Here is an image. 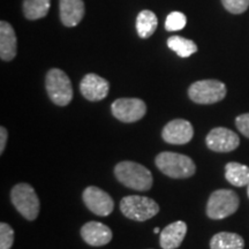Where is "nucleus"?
<instances>
[{"instance_id": "nucleus-7", "label": "nucleus", "mask_w": 249, "mask_h": 249, "mask_svg": "<svg viewBox=\"0 0 249 249\" xmlns=\"http://www.w3.org/2000/svg\"><path fill=\"white\" fill-rule=\"evenodd\" d=\"M227 93L226 86L218 80L196 81L188 89V96L196 104L209 105L223 101Z\"/></svg>"}, {"instance_id": "nucleus-3", "label": "nucleus", "mask_w": 249, "mask_h": 249, "mask_svg": "<svg viewBox=\"0 0 249 249\" xmlns=\"http://www.w3.org/2000/svg\"><path fill=\"white\" fill-rule=\"evenodd\" d=\"M45 88L49 98L58 107H66L73 99V87L64 71L52 68L45 76Z\"/></svg>"}, {"instance_id": "nucleus-26", "label": "nucleus", "mask_w": 249, "mask_h": 249, "mask_svg": "<svg viewBox=\"0 0 249 249\" xmlns=\"http://www.w3.org/2000/svg\"><path fill=\"white\" fill-rule=\"evenodd\" d=\"M7 138H8L7 129H6L4 126H1L0 127V155L4 154L6 143H7Z\"/></svg>"}, {"instance_id": "nucleus-11", "label": "nucleus", "mask_w": 249, "mask_h": 249, "mask_svg": "<svg viewBox=\"0 0 249 249\" xmlns=\"http://www.w3.org/2000/svg\"><path fill=\"white\" fill-rule=\"evenodd\" d=\"M194 136L192 124L185 119H174L167 123L161 130V138L170 144H186Z\"/></svg>"}, {"instance_id": "nucleus-20", "label": "nucleus", "mask_w": 249, "mask_h": 249, "mask_svg": "<svg viewBox=\"0 0 249 249\" xmlns=\"http://www.w3.org/2000/svg\"><path fill=\"white\" fill-rule=\"evenodd\" d=\"M23 14L27 20L36 21L48 15L51 0H23Z\"/></svg>"}, {"instance_id": "nucleus-17", "label": "nucleus", "mask_w": 249, "mask_h": 249, "mask_svg": "<svg viewBox=\"0 0 249 249\" xmlns=\"http://www.w3.org/2000/svg\"><path fill=\"white\" fill-rule=\"evenodd\" d=\"M211 249H244L245 240L241 235L232 232H219L210 240Z\"/></svg>"}, {"instance_id": "nucleus-19", "label": "nucleus", "mask_w": 249, "mask_h": 249, "mask_svg": "<svg viewBox=\"0 0 249 249\" xmlns=\"http://www.w3.org/2000/svg\"><path fill=\"white\" fill-rule=\"evenodd\" d=\"M225 178L231 185L235 187L248 186L249 167L244 164L231 161L225 166Z\"/></svg>"}, {"instance_id": "nucleus-2", "label": "nucleus", "mask_w": 249, "mask_h": 249, "mask_svg": "<svg viewBox=\"0 0 249 249\" xmlns=\"http://www.w3.org/2000/svg\"><path fill=\"white\" fill-rule=\"evenodd\" d=\"M155 164L161 173L172 179H186L196 172V165L192 158L178 152H160L156 157Z\"/></svg>"}, {"instance_id": "nucleus-25", "label": "nucleus", "mask_w": 249, "mask_h": 249, "mask_svg": "<svg viewBox=\"0 0 249 249\" xmlns=\"http://www.w3.org/2000/svg\"><path fill=\"white\" fill-rule=\"evenodd\" d=\"M235 126L239 129V132H241L246 138L249 139V113H244L236 117Z\"/></svg>"}, {"instance_id": "nucleus-5", "label": "nucleus", "mask_w": 249, "mask_h": 249, "mask_svg": "<svg viewBox=\"0 0 249 249\" xmlns=\"http://www.w3.org/2000/svg\"><path fill=\"white\" fill-rule=\"evenodd\" d=\"M11 201L27 220H35L39 214L40 202L29 183H18L11 191Z\"/></svg>"}, {"instance_id": "nucleus-9", "label": "nucleus", "mask_w": 249, "mask_h": 249, "mask_svg": "<svg viewBox=\"0 0 249 249\" xmlns=\"http://www.w3.org/2000/svg\"><path fill=\"white\" fill-rule=\"evenodd\" d=\"M83 202L86 207L97 216H110L114 209L113 198L99 187L89 186L83 191Z\"/></svg>"}, {"instance_id": "nucleus-23", "label": "nucleus", "mask_w": 249, "mask_h": 249, "mask_svg": "<svg viewBox=\"0 0 249 249\" xmlns=\"http://www.w3.org/2000/svg\"><path fill=\"white\" fill-rule=\"evenodd\" d=\"M14 242V230L8 224H0V249H11Z\"/></svg>"}, {"instance_id": "nucleus-22", "label": "nucleus", "mask_w": 249, "mask_h": 249, "mask_svg": "<svg viewBox=\"0 0 249 249\" xmlns=\"http://www.w3.org/2000/svg\"><path fill=\"white\" fill-rule=\"evenodd\" d=\"M187 24L186 15L181 12H172L165 20V29L167 31L182 30Z\"/></svg>"}, {"instance_id": "nucleus-12", "label": "nucleus", "mask_w": 249, "mask_h": 249, "mask_svg": "<svg viewBox=\"0 0 249 249\" xmlns=\"http://www.w3.org/2000/svg\"><path fill=\"white\" fill-rule=\"evenodd\" d=\"M108 90H110L108 81L93 73L87 74L80 83L81 93L90 102H99L104 99L107 96Z\"/></svg>"}, {"instance_id": "nucleus-21", "label": "nucleus", "mask_w": 249, "mask_h": 249, "mask_svg": "<svg viewBox=\"0 0 249 249\" xmlns=\"http://www.w3.org/2000/svg\"><path fill=\"white\" fill-rule=\"evenodd\" d=\"M167 46L180 58H188L197 52V45L192 39L181 36H172L167 39Z\"/></svg>"}, {"instance_id": "nucleus-28", "label": "nucleus", "mask_w": 249, "mask_h": 249, "mask_svg": "<svg viewBox=\"0 0 249 249\" xmlns=\"http://www.w3.org/2000/svg\"><path fill=\"white\" fill-rule=\"evenodd\" d=\"M247 194H248V197H249V185L247 186Z\"/></svg>"}, {"instance_id": "nucleus-27", "label": "nucleus", "mask_w": 249, "mask_h": 249, "mask_svg": "<svg viewBox=\"0 0 249 249\" xmlns=\"http://www.w3.org/2000/svg\"><path fill=\"white\" fill-rule=\"evenodd\" d=\"M154 232L155 233H160V227H156V229L154 230Z\"/></svg>"}, {"instance_id": "nucleus-14", "label": "nucleus", "mask_w": 249, "mask_h": 249, "mask_svg": "<svg viewBox=\"0 0 249 249\" xmlns=\"http://www.w3.org/2000/svg\"><path fill=\"white\" fill-rule=\"evenodd\" d=\"M59 13L65 27H75L85 18V2L83 0H59Z\"/></svg>"}, {"instance_id": "nucleus-16", "label": "nucleus", "mask_w": 249, "mask_h": 249, "mask_svg": "<svg viewBox=\"0 0 249 249\" xmlns=\"http://www.w3.org/2000/svg\"><path fill=\"white\" fill-rule=\"evenodd\" d=\"M187 233V224L182 220L171 223L160 232V244L163 249H177L182 244Z\"/></svg>"}, {"instance_id": "nucleus-15", "label": "nucleus", "mask_w": 249, "mask_h": 249, "mask_svg": "<svg viewBox=\"0 0 249 249\" xmlns=\"http://www.w3.org/2000/svg\"><path fill=\"white\" fill-rule=\"evenodd\" d=\"M18 43L14 28L6 21H0V58L2 61H11L17 57Z\"/></svg>"}, {"instance_id": "nucleus-24", "label": "nucleus", "mask_w": 249, "mask_h": 249, "mask_svg": "<svg viewBox=\"0 0 249 249\" xmlns=\"http://www.w3.org/2000/svg\"><path fill=\"white\" fill-rule=\"evenodd\" d=\"M224 8L232 14H241L249 7V0H222Z\"/></svg>"}, {"instance_id": "nucleus-6", "label": "nucleus", "mask_w": 249, "mask_h": 249, "mask_svg": "<svg viewBox=\"0 0 249 249\" xmlns=\"http://www.w3.org/2000/svg\"><path fill=\"white\" fill-rule=\"evenodd\" d=\"M240 200L231 189H218L210 195L207 204V214L211 219H224L238 210Z\"/></svg>"}, {"instance_id": "nucleus-18", "label": "nucleus", "mask_w": 249, "mask_h": 249, "mask_svg": "<svg viewBox=\"0 0 249 249\" xmlns=\"http://www.w3.org/2000/svg\"><path fill=\"white\" fill-rule=\"evenodd\" d=\"M158 27V18L154 12L143 9L136 18V31L141 38L145 39L155 34Z\"/></svg>"}, {"instance_id": "nucleus-13", "label": "nucleus", "mask_w": 249, "mask_h": 249, "mask_svg": "<svg viewBox=\"0 0 249 249\" xmlns=\"http://www.w3.org/2000/svg\"><path fill=\"white\" fill-rule=\"evenodd\" d=\"M81 236L85 242L93 246L101 247L107 245L112 240V231L108 226L99 222H89L81 227Z\"/></svg>"}, {"instance_id": "nucleus-4", "label": "nucleus", "mask_w": 249, "mask_h": 249, "mask_svg": "<svg viewBox=\"0 0 249 249\" xmlns=\"http://www.w3.org/2000/svg\"><path fill=\"white\" fill-rule=\"evenodd\" d=\"M120 210L124 217L136 222H145L160 213V205L147 196H124L120 202Z\"/></svg>"}, {"instance_id": "nucleus-10", "label": "nucleus", "mask_w": 249, "mask_h": 249, "mask_svg": "<svg viewBox=\"0 0 249 249\" xmlns=\"http://www.w3.org/2000/svg\"><path fill=\"white\" fill-rule=\"evenodd\" d=\"M208 148L216 152H231L240 144L238 134L225 127L211 129L205 139Z\"/></svg>"}, {"instance_id": "nucleus-8", "label": "nucleus", "mask_w": 249, "mask_h": 249, "mask_svg": "<svg viewBox=\"0 0 249 249\" xmlns=\"http://www.w3.org/2000/svg\"><path fill=\"white\" fill-rule=\"evenodd\" d=\"M113 117L121 123L132 124L141 120L147 113V105L140 98H119L111 105Z\"/></svg>"}, {"instance_id": "nucleus-1", "label": "nucleus", "mask_w": 249, "mask_h": 249, "mask_svg": "<svg viewBox=\"0 0 249 249\" xmlns=\"http://www.w3.org/2000/svg\"><path fill=\"white\" fill-rule=\"evenodd\" d=\"M114 176L124 187L139 192H147L152 187L154 178L147 167L135 161L124 160L114 167Z\"/></svg>"}]
</instances>
